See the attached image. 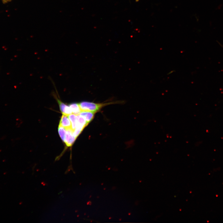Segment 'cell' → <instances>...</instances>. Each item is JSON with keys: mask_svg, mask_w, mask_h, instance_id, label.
Here are the masks:
<instances>
[{"mask_svg": "<svg viewBox=\"0 0 223 223\" xmlns=\"http://www.w3.org/2000/svg\"><path fill=\"white\" fill-rule=\"evenodd\" d=\"M56 99L59 105L60 110L63 114L68 116L72 113L69 106L66 105L57 98Z\"/></svg>", "mask_w": 223, "mask_h": 223, "instance_id": "cell-3", "label": "cell"}, {"mask_svg": "<svg viewBox=\"0 0 223 223\" xmlns=\"http://www.w3.org/2000/svg\"><path fill=\"white\" fill-rule=\"evenodd\" d=\"M66 129L72 128L71 123L68 116L63 114L60 121L59 125Z\"/></svg>", "mask_w": 223, "mask_h": 223, "instance_id": "cell-5", "label": "cell"}, {"mask_svg": "<svg viewBox=\"0 0 223 223\" xmlns=\"http://www.w3.org/2000/svg\"><path fill=\"white\" fill-rule=\"evenodd\" d=\"M95 113L87 111H81L79 115L83 117L89 124L93 119Z\"/></svg>", "mask_w": 223, "mask_h": 223, "instance_id": "cell-6", "label": "cell"}, {"mask_svg": "<svg viewBox=\"0 0 223 223\" xmlns=\"http://www.w3.org/2000/svg\"><path fill=\"white\" fill-rule=\"evenodd\" d=\"M68 116L71 123L72 128L74 130L76 127L77 118V115L74 114H71L68 115Z\"/></svg>", "mask_w": 223, "mask_h": 223, "instance_id": "cell-8", "label": "cell"}, {"mask_svg": "<svg viewBox=\"0 0 223 223\" xmlns=\"http://www.w3.org/2000/svg\"><path fill=\"white\" fill-rule=\"evenodd\" d=\"M3 2L4 3L7 2H8L10 1L11 0H2Z\"/></svg>", "mask_w": 223, "mask_h": 223, "instance_id": "cell-10", "label": "cell"}, {"mask_svg": "<svg viewBox=\"0 0 223 223\" xmlns=\"http://www.w3.org/2000/svg\"><path fill=\"white\" fill-rule=\"evenodd\" d=\"M59 135L63 142L64 141L65 136L66 132V129L62 126L59 125L58 128Z\"/></svg>", "mask_w": 223, "mask_h": 223, "instance_id": "cell-9", "label": "cell"}, {"mask_svg": "<svg viewBox=\"0 0 223 223\" xmlns=\"http://www.w3.org/2000/svg\"><path fill=\"white\" fill-rule=\"evenodd\" d=\"M66 129L64 142L68 146H70L74 143L76 138L73 135V130L72 128Z\"/></svg>", "mask_w": 223, "mask_h": 223, "instance_id": "cell-2", "label": "cell"}, {"mask_svg": "<svg viewBox=\"0 0 223 223\" xmlns=\"http://www.w3.org/2000/svg\"><path fill=\"white\" fill-rule=\"evenodd\" d=\"M72 113L76 115H79L81 110L79 103H73L69 105Z\"/></svg>", "mask_w": 223, "mask_h": 223, "instance_id": "cell-7", "label": "cell"}, {"mask_svg": "<svg viewBox=\"0 0 223 223\" xmlns=\"http://www.w3.org/2000/svg\"><path fill=\"white\" fill-rule=\"evenodd\" d=\"M77 120L75 128L80 129L82 131L88 124L85 119L79 115H77Z\"/></svg>", "mask_w": 223, "mask_h": 223, "instance_id": "cell-4", "label": "cell"}, {"mask_svg": "<svg viewBox=\"0 0 223 223\" xmlns=\"http://www.w3.org/2000/svg\"><path fill=\"white\" fill-rule=\"evenodd\" d=\"M113 102L106 103H95L88 101H83L79 103L81 111H87L94 113L98 111L103 107L113 103Z\"/></svg>", "mask_w": 223, "mask_h": 223, "instance_id": "cell-1", "label": "cell"}, {"mask_svg": "<svg viewBox=\"0 0 223 223\" xmlns=\"http://www.w3.org/2000/svg\"><path fill=\"white\" fill-rule=\"evenodd\" d=\"M136 1H138V0H136Z\"/></svg>", "mask_w": 223, "mask_h": 223, "instance_id": "cell-11", "label": "cell"}]
</instances>
